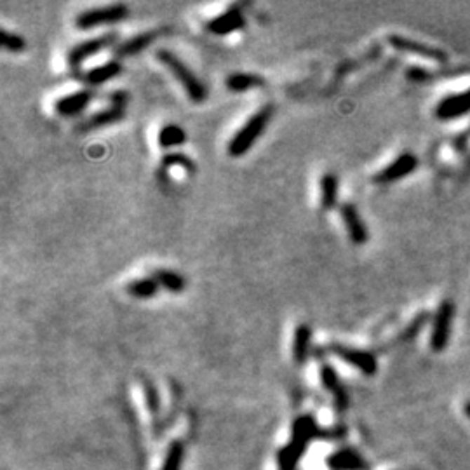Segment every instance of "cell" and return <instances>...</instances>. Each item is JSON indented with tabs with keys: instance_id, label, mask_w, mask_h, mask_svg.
Segmentation results:
<instances>
[{
	"instance_id": "6da1fadb",
	"label": "cell",
	"mask_w": 470,
	"mask_h": 470,
	"mask_svg": "<svg viewBox=\"0 0 470 470\" xmlns=\"http://www.w3.org/2000/svg\"><path fill=\"white\" fill-rule=\"evenodd\" d=\"M272 115H274L272 105L262 107L255 115H251V117L246 121V124L242 126V128L232 136V140H230L229 147H227L230 157L237 159L248 154L249 148H251L253 145L256 143V140L263 135V131H265L267 126H269Z\"/></svg>"
},
{
	"instance_id": "7a4b0ae2",
	"label": "cell",
	"mask_w": 470,
	"mask_h": 470,
	"mask_svg": "<svg viewBox=\"0 0 470 470\" xmlns=\"http://www.w3.org/2000/svg\"><path fill=\"white\" fill-rule=\"evenodd\" d=\"M157 60L161 61V63L164 65V67L168 68L173 75H175L176 81L183 86L187 96L190 98L194 103H202V101L206 100L208 91H206L204 84L199 81L197 75L192 74L190 68H188L187 65L183 63L178 56H176V54H173L171 51L161 49V51H157Z\"/></svg>"
},
{
	"instance_id": "3957f363",
	"label": "cell",
	"mask_w": 470,
	"mask_h": 470,
	"mask_svg": "<svg viewBox=\"0 0 470 470\" xmlns=\"http://www.w3.org/2000/svg\"><path fill=\"white\" fill-rule=\"evenodd\" d=\"M455 303L451 300H444L437 309L432 321V333H430V347L434 352H443L450 343L451 328H453Z\"/></svg>"
},
{
	"instance_id": "277c9868",
	"label": "cell",
	"mask_w": 470,
	"mask_h": 470,
	"mask_svg": "<svg viewBox=\"0 0 470 470\" xmlns=\"http://www.w3.org/2000/svg\"><path fill=\"white\" fill-rule=\"evenodd\" d=\"M129 9L124 4H114V6H105V7H96V9L84 11L77 16L75 25L81 30H89V28L101 27V25H110V23H119V21L124 20L128 16Z\"/></svg>"
},
{
	"instance_id": "5b68a950",
	"label": "cell",
	"mask_w": 470,
	"mask_h": 470,
	"mask_svg": "<svg viewBox=\"0 0 470 470\" xmlns=\"http://www.w3.org/2000/svg\"><path fill=\"white\" fill-rule=\"evenodd\" d=\"M418 168V159L417 155L411 154V152H403L399 157L394 159L389 166L382 169L380 173H376L375 182L376 183H394L397 180H403L406 176H410L411 173L417 171Z\"/></svg>"
},
{
	"instance_id": "8992f818",
	"label": "cell",
	"mask_w": 470,
	"mask_h": 470,
	"mask_svg": "<svg viewBox=\"0 0 470 470\" xmlns=\"http://www.w3.org/2000/svg\"><path fill=\"white\" fill-rule=\"evenodd\" d=\"M389 44L392 46L396 51H401V53L415 54V56L425 58V60H432V61H436V63H444V61L448 60L446 53H443L441 49L425 46V44H422V42L411 41V39L403 37V35H390Z\"/></svg>"
},
{
	"instance_id": "52a82bcc",
	"label": "cell",
	"mask_w": 470,
	"mask_h": 470,
	"mask_svg": "<svg viewBox=\"0 0 470 470\" xmlns=\"http://www.w3.org/2000/svg\"><path fill=\"white\" fill-rule=\"evenodd\" d=\"M333 352L340 357V359L345 361L347 364L354 366L356 370L363 371L364 375H375L378 371V364H376V357L368 350H357L350 349V347L343 345H335L333 347Z\"/></svg>"
},
{
	"instance_id": "ba28073f",
	"label": "cell",
	"mask_w": 470,
	"mask_h": 470,
	"mask_svg": "<svg viewBox=\"0 0 470 470\" xmlns=\"http://www.w3.org/2000/svg\"><path fill=\"white\" fill-rule=\"evenodd\" d=\"M115 39H117V35L115 34H107V35H100V37L89 39V41H84V42H81V44L74 46L70 49V53H68V63H70L72 67H79L82 61L91 58L93 54L107 49V47L110 46Z\"/></svg>"
},
{
	"instance_id": "9c48e42d",
	"label": "cell",
	"mask_w": 470,
	"mask_h": 470,
	"mask_svg": "<svg viewBox=\"0 0 470 470\" xmlns=\"http://www.w3.org/2000/svg\"><path fill=\"white\" fill-rule=\"evenodd\" d=\"M470 112V88L467 91L451 94L439 101L436 108V115L441 121H453Z\"/></svg>"
},
{
	"instance_id": "30bf717a",
	"label": "cell",
	"mask_w": 470,
	"mask_h": 470,
	"mask_svg": "<svg viewBox=\"0 0 470 470\" xmlns=\"http://www.w3.org/2000/svg\"><path fill=\"white\" fill-rule=\"evenodd\" d=\"M340 213H342V220L345 223L347 232L350 235V241L357 246L366 244L370 241V232H368L366 225H364L356 206L350 204V202H345L342 206V209H340Z\"/></svg>"
},
{
	"instance_id": "8fae6325",
	"label": "cell",
	"mask_w": 470,
	"mask_h": 470,
	"mask_svg": "<svg viewBox=\"0 0 470 470\" xmlns=\"http://www.w3.org/2000/svg\"><path fill=\"white\" fill-rule=\"evenodd\" d=\"M244 16H242L241 7L234 6L230 9H227L225 13L218 14L216 18H213L208 23V30L215 35H229L234 32L241 30L244 27Z\"/></svg>"
},
{
	"instance_id": "7c38bea8",
	"label": "cell",
	"mask_w": 470,
	"mask_h": 470,
	"mask_svg": "<svg viewBox=\"0 0 470 470\" xmlns=\"http://www.w3.org/2000/svg\"><path fill=\"white\" fill-rule=\"evenodd\" d=\"M93 100V93L91 91H77V93H72V94H67V96L60 98V100L56 101V105H54V108H56V112L60 115H63V117H74V115L81 114L82 110H86L88 108V105L91 103Z\"/></svg>"
},
{
	"instance_id": "4fadbf2b",
	"label": "cell",
	"mask_w": 470,
	"mask_h": 470,
	"mask_svg": "<svg viewBox=\"0 0 470 470\" xmlns=\"http://www.w3.org/2000/svg\"><path fill=\"white\" fill-rule=\"evenodd\" d=\"M310 342H312V329L307 324H300L295 329V338H293V357L298 364H302L309 356Z\"/></svg>"
},
{
	"instance_id": "5bb4252c",
	"label": "cell",
	"mask_w": 470,
	"mask_h": 470,
	"mask_svg": "<svg viewBox=\"0 0 470 470\" xmlns=\"http://www.w3.org/2000/svg\"><path fill=\"white\" fill-rule=\"evenodd\" d=\"M121 72H122L121 63H117V61H110V63H105V65H101V67L91 68V70L84 75V79L88 84L98 86V84H105V82L115 79L119 74H121Z\"/></svg>"
},
{
	"instance_id": "9a60e30c",
	"label": "cell",
	"mask_w": 470,
	"mask_h": 470,
	"mask_svg": "<svg viewBox=\"0 0 470 470\" xmlns=\"http://www.w3.org/2000/svg\"><path fill=\"white\" fill-rule=\"evenodd\" d=\"M122 115H124V108L108 107V108H105V110L91 115V117H89L88 121L82 124V129L91 131V129H98V128H103V126L114 124V122L121 121Z\"/></svg>"
},
{
	"instance_id": "2e32d148",
	"label": "cell",
	"mask_w": 470,
	"mask_h": 470,
	"mask_svg": "<svg viewBox=\"0 0 470 470\" xmlns=\"http://www.w3.org/2000/svg\"><path fill=\"white\" fill-rule=\"evenodd\" d=\"M338 202V176L333 173H326L321 178V204L329 211Z\"/></svg>"
},
{
	"instance_id": "e0dca14e",
	"label": "cell",
	"mask_w": 470,
	"mask_h": 470,
	"mask_svg": "<svg viewBox=\"0 0 470 470\" xmlns=\"http://www.w3.org/2000/svg\"><path fill=\"white\" fill-rule=\"evenodd\" d=\"M157 32H143V34L135 35L133 39H129L128 42H124L122 46L117 47L119 56H133V54H138L141 51L147 49L152 42L157 37Z\"/></svg>"
},
{
	"instance_id": "ac0fdd59",
	"label": "cell",
	"mask_w": 470,
	"mask_h": 470,
	"mask_svg": "<svg viewBox=\"0 0 470 470\" xmlns=\"http://www.w3.org/2000/svg\"><path fill=\"white\" fill-rule=\"evenodd\" d=\"M159 282L154 279V277H143V279H135L129 282L128 286H126V289H128L129 295L133 296V298H138V300H148V298H154L155 295H157L159 291Z\"/></svg>"
},
{
	"instance_id": "d6986e66",
	"label": "cell",
	"mask_w": 470,
	"mask_h": 470,
	"mask_svg": "<svg viewBox=\"0 0 470 470\" xmlns=\"http://www.w3.org/2000/svg\"><path fill=\"white\" fill-rule=\"evenodd\" d=\"M262 86H265L263 79L253 74H234L227 79V88L232 93H244L249 89L262 88Z\"/></svg>"
},
{
	"instance_id": "ffe728a7",
	"label": "cell",
	"mask_w": 470,
	"mask_h": 470,
	"mask_svg": "<svg viewBox=\"0 0 470 470\" xmlns=\"http://www.w3.org/2000/svg\"><path fill=\"white\" fill-rule=\"evenodd\" d=\"M155 281L159 282V286L171 293H182L185 289V279H183L180 274L173 272V270H166V269H157L154 272Z\"/></svg>"
},
{
	"instance_id": "44dd1931",
	"label": "cell",
	"mask_w": 470,
	"mask_h": 470,
	"mask_svg": "<svg viewBox=\"0 0 470 470\" xmlns=\"http://www.w3.org/2000/svg\"><path fill=\"white\" fill-rule=\"evenodd\" d=\"M187 135L183 131V128H180L178 124H166L164 128L159 131V145L162 148H173L180 147V145L185 143Z\"/></svg>"
},
{
	"instance_id": "7402d4cb",
	"label": "cell",
	"mask_w": 470,
	"mask_h": 470,
	"mask_svg": "<svg viewBox=\"0 0 470 470\" xmlns=\"http://www.w3.org/2000/svg\"><path fill=\"white\" fill-rule=\"evenodd\" d=\"M162 168L168 169V168H182L185 169L188 173H194V164H192L190 159L187 157V155L183 154H168L164 155V159H162Z\"/></svg>"
},
{
	"instance_id": "603a6c76",
	"label": "cell",
	"mask_w": 470,
	"mask_h": 470,
	"mask_svg": "<svg viewBox=\"0 0 470 470\" xmlns=\"http://www.w3.org/2000/svg\"><path fill=\"white\" fill-rule=\"evenodd\" d=\"M0 42H2L4 49L9 51V53H21L25 49L23 37H20L16 34H11L6 28H2V41Z\"/></svg>"
},
{
	"instance_id": "cb8c5ba5",
	"label": "cell",
	"mask_w": 470,
	"mask_h": 470,
	"mask_svg": "<svg viewBox=\"0 0 470 470\" xmlns=\"http://www.w3.org/2000/svg\"><path fill=\"white\" fill-rule=\"evenodd\" d=\"M425 319H427L425 314H422L420 317H417V319H415L413 323L410 324V326L404 329L403 335H401V340H404V342H406V340H411L415 335H418V331H420L423 324H425Z\"/></svg>"
},
{
	"instance_id": "d4e9b609",
	"label": "cell",
	"mask_w": 470,
	"mask_h": 470,
	"mask_svg": "<svg viewBox=\"0 0 470 470\" xmlns=\"http://www.w3.org/2000/svg\"><path fill=\"white\" fill-rule=\"evenodd\" d=\"M126 101H128V94L117 91L114 94H110V107H117V108H124Z\"/></svg>"
},
{
	"instance_id": "484cf974",
	"label": "cell",
	"mask_w": 470,
	"mask_h": 470,
	"mask_svg": "<svg viewBox=\"0 0 470 470\" xmlns=\"http://www.w3.org/2000/svg\"><path fill=\"white\" fill-rule=\"evenodd\" d=\"M464 411H465V415H467V417L470 418V399L467 401V403H465V408H464Z\"/></svg>"
}]
</instances>
